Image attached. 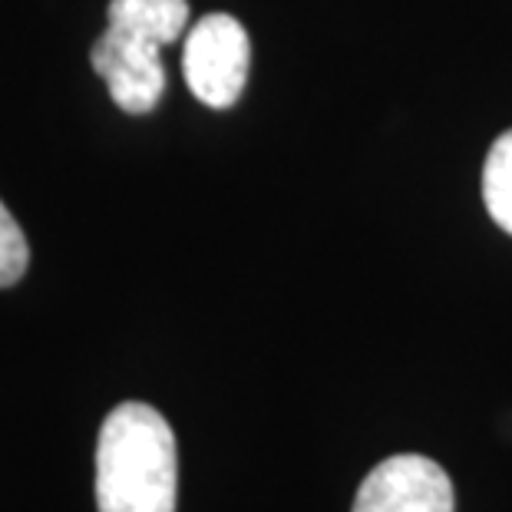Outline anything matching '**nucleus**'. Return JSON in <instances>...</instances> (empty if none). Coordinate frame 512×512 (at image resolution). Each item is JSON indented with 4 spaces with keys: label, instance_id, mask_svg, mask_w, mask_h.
Masks as SVG:
<instances>
[{
    "label": "nucleus",
    "instance_id": "nucleus-1",
    "mask_svg": "<svg viewBox=\"0 0 512 512\" xmlns=\"http://www.w3.org/2000/svg\"><path fill=\"white\" fill-rule=\"evenodd\" d=\"M100 512H176V437L149 403H119L96 443Z\"/></svg>",
    "mask_w": 512,
    "mask_h": 512
},
{
    "label": "nucleus",
    "instance_id": "nucleus-2",
    "mask_svg": "<svg viewBox=\"0 0 512 512\" xmlns=\"http://www.w3.org/2000/svg\"><path fill=\"white\" fill-rule=\"evenodd\" d=\"M110 27L93 43V70L123 113H149L166 93L162 47L189 27L185 0H110Z\"/></svg>",
    "mask_w": 512,
    "mask_h": 512
},
{
    "label": "nucleus",
    "instance_id": "nucleus-3",
    "mask_svg": "<svg viewBox=\"0 0 512 512\" xmlns=\"http://www.w3.org/2000/svg\"><path fill=\"white\" fill-rule=\"evenodd\" d=\"M252 43L245 27L228 14H209L192 24L182 50V73L195 100L228 110L248 83Z\"/></svg>",
    "mask_w": 512,
    "mask_h": 512
},
{
    "label": "nucleus",
    "instance_id": "nucleus-4",
    "mask_svg": "<svg viewBox=\"0 0 512 512\" xmlns=\"http://www.w3.org/2000/svg\"><path fill=\"white\" fill-rule=\"evenodd\" d=\"M351 512H453V483L440 463L400 453L367 473Z\"/></svg>",
    "mask_w": 512,
    "mask_h": 512
},
{
    "label": "nucleus",
    "instance_id": "nucleus-5",
    "mask_svg": "<svg viewBox=\"0 0 512 512\" xmlns=\"http://www.w3.org/2000/svg\"><path fill=\"white\" fill-rule=\"evenodd\" d=\"M483 202L493 222L512 235V129L496 139L483 166Z\"/></svg>",
    "mask_w": 512,
    "mask_h": 512
},
{
    "label": "nucleus",
    "instance_id": "nucleus-6",
    "mask_svg": "<svg viewBox=\"0 0 512 512\" xmlns=\"http://www.w3.org/2000/svg\"><path fill=\"white\" fill-rule=\"evenodd\" d=\"M30 261V248L24 238V228L17 225L7 205L0 202V288H10L24 278Z\"/></svg>",
    "mask_w": 512,
    "mask_h": 512
}]
</instances>
